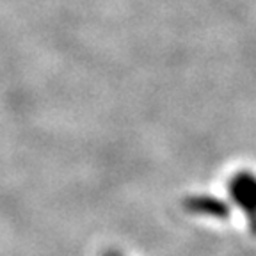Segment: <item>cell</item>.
Here are the masks:
<instances>
[{
    "instance_id": "obj_1",
    "label": "cell",
    "mask_w": 256,
    "mask_h": 256,
    "mask_svg": "<svg viewBox=\"0 0 256 256\" xmlns=\"http://www.w3.org/2000/svg\"><path fill=\"white\" fill-rule=\"evenodd\" d=\"M228 190L233 203L244 212L249 228L256 235V174L249 171L236 172L230 180Z\"/></svg>"
},
{
    "instance_id": "obj_2",
    "label": "cell",
    "mask_w": 256,
    "mask_h": 256,
    "mask_svg": "<svg viewBox=\"0 0 256 256\" xmlns=\"http://www.w3.org/2000/svg\"><path fill=\"white\" fill-rule=\"evenodd\" d=\"M185 208L194 216L210 217V219H226L230 216V206L226 201L214 196H192L187 198Z\"/></svg>"
},
{
    "instance_id": "obj_3",
    "label": "cell",
    "mask_w": 256,
    "mask_h": 256,
    "mask_svg": "<svg viewBox=\"0 0 256 256\" xmlns=\"http://www.w3.org/2000/svg\"><path fill=\"white\" fill-rule=\"evenodd\" d=\"M102 256H123V252H120L118 249H108V251H105Z\"/></svg>"
}]
</instances>
